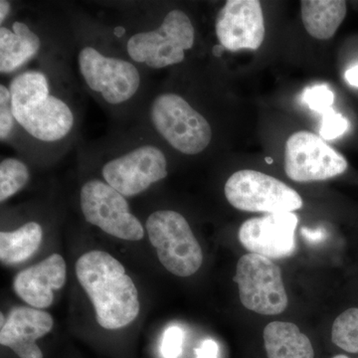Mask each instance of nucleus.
<instances>
[{"label": "nucleus", "mask_w": 358, "mask_h": 358, "mask_svg": "<svg viewBox=\"0 0 358 358\" xmlns=\"http://www.w3.org/2000/svg\"><path fill=\"white\" fill-rule=\"evenodd\" d=\"M76 275L103 329H122L136 319L141 308L138 289L114 257L107 252L90 251L77 261Z\"/></svg>", "instance_id": "obj_1"}, {"label": "nucleus", "mask_w": 358, "mask_h": 358, "mask_svg": "<svg viewBox=\"0 0 358 358\" xmlns=\"http://www.w3.org/2000/svg\"><path fill=\"white\" fill-rule=\"evenodd\" d=\"M13 112L15 121L43 141H56L70 133L74 115L60 99L49 94L46 77L36 71L23 73L11 81Z\"/></svg>", "instance_id": "obj_2"}, {"label": "nucleus", "mask_w": 358, "mask_h": 358, "mask_svg": "<svg viewBox=\"0 0 358 358\" xmlns=\"http://www.w3.org/2000/svg\"><path fill=\"white\" fill-rule=\"evenodd\" d=\"M150 243L160 263L171 274L189 277L199 270L203 254L186 219L178 212L159 210L147 221Z\"/></svg>", "instance_id": "obj_3"}, {"label": "nucleus", "mask_w": 358, "mask_h": 358, "mask_svg": "<svg viewBox=\"0 0 358 358\" xmlns=\"http://www.w3.org/2000/svg\"><path fill=\"white\" fill-rule=\"evenodd\" d=\"M150 117L160 136L182 154H200L210 143L209 122L176 94L157 96L150 109Z\"/></svg>", "instance_id": "obj_4"}, {"label": "nucleus", "mask_w": 358, "mask_h": 358, "mask_svg": "<svg viewBox=\"0 0 358 358\" xmlns=\"http://www.w3.org/2000/svg\"><path fill=\"white\" fill-rule=\"evenodd\" d=\"M194 38L192 20L176 9L166 14L157 29L131 36L127 48L133 60L162 69L182 62L185 52L192 48Z\"/></svg>", "instance_id": "obj_5"}, {"label": "nucleus", "mask_w": 358, "mask_h": 358, "mask_svg": "<svg viewBox=\"0 0 358 358\" xmlns=\"http://www.w3.org/2000/svg\"><path fill=\"white\" fill-rule=\"evenodd\" d=\"M224 190L228 202L242 211L272 214L303 207V199L296 190L260 171L245 169L233 173Z\"/></svg>", "instance_id": "obj_6"}, {"label": "nucleus", "mask_w": 358, "mask_h": 358, "mask_svg": "<svg viewBox=\"0 0 358 358\" xmlns=\"http://www.w3.org/2000/svg\"><path fill=\"white\" fill-rule=\"evenodd\" d=\"M235 282L245 308L264 315H280L288 307L281 268L271 259L249 253L238 261Z\"/></svg>", "instance_id": "obj_7"}, {"label": "nucleus", "mask_w": 358, "mask_h": 358, "mask_svg": "<svg viewBox=\"0 0 358 358\" xmlns=\"http://www.w3.org/2000/svg\"><path fill=\"white\" fill-rule=\"evenodd\" d=\"M81 208L89 223L103 232L128 241H140L145 230L136 216L129 211L124 195L100 180L85 183L81 190Z\"/></svg>", "instance_id": "obj_8"}, {"label": "nucleus", "mask_w": 358, "mask_h": 358, "mask_svg": "<svg viewBox=\"0 0 358 358\" xmlns=\"http://www.w3.org/2000/svg\"><path fill=\"white\" fill-rule=\"evenodd\" d=\"M345 157L310 131H296L285 148V171L296 182L327 180L345 173Z\"/></svg>", "instance_id": "obj_9"}, {"label": "nucleus", "mask_w": 358, "mask_h": 358, "mask_svg": "<svg viewBox=\"0 0 358 358\" xmlns=\"http://www.w3.org/2000/svg\"><path fill=\"white\" fill-rule=\"evenodd\" d=\"M79 67L90 89L112 105L126 102L140 88V73L131 63L106 57L93 47L80 52Z\"/></svg>", "instance_id": "obj_10"}, {"label": "nucleus", "mask_w": 358, "mask_h": 358, "mask_svg": "<svg viewBox=\"0 0 358 358\" xmlns=\"http://www.w3.org/2000/svg\"><path fill=\"white\" fill-rule=\"evenodd\" d=\"M108 185L124 196H134L167 176L166 155L159 148L143 145L110 160L103 167Z\"/></svg>", "instance_id": "obj_11"}, {"label": "nucleus", "mask_w": 358, "mask_h": 358, "mask_svg": "<svg viewBox=\"0 0 358 358\" xmlns=\"http://www.w3.org/2000/svg\"><path fill=\"white\" fill-rule=\"evenodd\" d=\"M299 217L294 212L267 214L251 218L240 227L238 237L244 248L268 259L287 258L296 250Z\"/></svg>", "instance_id": "obj_12"}, {"label": "nucleus", "mask_w": 358, "mask_h": 358, "mask_svg": "<svg viewBox=\"0 0 358 358\" xmlns=\"http://www.w3.org/2000/svg\"><path fill=\"white\" fill-rule=\"evenodd\" d=\"M265 31L262 6L258 0H229L219 11L216 34L227 50H257L263 43Z\"/></svg>", "instance_id": "obj_13"}, {"label": "nucleus", "mask_w": 358, "mask_h": 358, "mask_svg": "<svg viewBox=\"0 0 358 358\" xmlns=\"http://www.w3.org/2000/svg\"><path fill=\"white\" fill-rule=\"evenodd\" d=\"M50 313L33 308H15L9 313L0 331V343L20 358H43L37 339L53 329Z\"/></svg>", "instance_id": "obj_14"}, {"label": "nucleus", "mask_w": 358, "mask_h": 358, "mask_svg": "<svg viewBox=\"0 0 358 358\" xmlns=\"http://www.w3.org/2000/svg\"><path fill=\"white\" fill-rule=\"evenodd\" d=\"M66 277L64 258L53 254L36 265L21 271L14 279V292L33 308H49L53 303L54 291L63 288Z\"/></svg>", "instance_id": "obj_15"}, {"label": "nucleus", "mask_w": 358, "mask_h": 358, "mask_svg": "<svg viewBox=\"0 0 358 358\" xmlns=\"http://www.w3.org/2000/svg\"><path fill=\"white\" fill-rule=\"evenodd\" d=\"M268 358H315L310 338L292 322H273L264 329Z\"/></svg>", "instance_id": "obj_16"}, {"label": "nucleus", "mask_w": 358, "mask_h": 358, "mask_svg": "<svg viewBox=\"0 0 358 358\" xmlns=\"http://www.w3.org/2000/svg\"><path fill=\"white\" fill-rule=\"evenodd\" d=\"M39 37L22 22H14L13 31L0 28V71L11 73L31 59L40 48Z\"/></svg>", "instance_id": "obj_17"}, {"label": "nucleus", "mask_w": 358, "mask_h": 358, "mask_svg": "<svg viewBox=\"0 0 358 358\" xmlns=\"http://www.w3.org/2000/svg\"><path fill=\"white\" fill-rule=\"evenodd\" d=\"M346 11L348 6L343 0L301 1V20L308 34L315 39H331L345 20Z\"/></svg>", "instance_id": "obj_18"}, {"label": "nucleus", "mask_w": 358, "mask_h": 358, "mask_svg": "<svg viewBox=\"0 0 358 358\" xmlns=\"http://www.w3.org/2000/svg\"><path fill=\"white\" fill-rule=\"evenodd\" d=\"M43 238L41 226L26 223L13 232L0 233V260L6 265L22 263L38 250Z\"/></svg>", "instance_id": "obj_19"}, {"label": "nucleus", "mask_w": 358, "mask_h": 358, "mask_svg": "<svg viewBox=\"0 0 358 358\" xmlns=\"http://www.w3.org/2000/svg\"><path fill=\"white\" fill-rule=\"evenodd\" d=\"M331 341L345 352L358 353V308H348L336 317Z\"/></svg>", "instance_id": "obj_20"}, {"label": "nucleus", "mask_w": 358, "mask_h": 358, "mask_svg": "<svg viewBox=\"0 0 358 358\" xmlns=\"http://www.w3.org/2000/svg\"><path fill=\"white\" fill-rule=\"evenodd\" d=\"M29 180V171L22 162L6 159L0 164V201L22 189Z\"/></svg>", "instance_id": "obj_21"}, {"label": "nucleus", "mask_w": 358, "mask_h": 358, "mask_svg": "<svg viewBox=\"0 0 358 358\" xmlns=\"http://www.w3.org/2000/svg\"><path fill=\"white\" fill-rule=\"evenodd\" d=\"M301 101L310 108L320 114L324 115L333 109L334 102L333 91L327 85H315L303 92Z\"/></svg>", "instance_id": "obj_22"}, {"label": "nucleus", "mask_w": 358, "mask_h": 358, "mask_svg": "<svg viewBox=\"0 0 358 358\" xmlns=\"http://www.w3.org/2000/svg\"><path fill=\"white\" fill-rule=\"evenodd\" d=\"M350 128V122L343 115L338 114L331 109L322 115V126L320 129V136L322 140H336Z\"/></svg>", "instance_id": "obj_23"}, {"label": "nucleus", "mask_w": 358, "mask_h": 358, "mask_svg": "<svg viewBox=\"0 0 358 358\" xmlns=\"http://www.w3.org/2000/svg\"><path fill=\"white\" fill-rule=\"evenodd\" d=\"M14 122H15V117L13 112L10 91L4 85H1L0 86V138L1 141L8 138L13 131Z\"/></svg>", "instance_id": "obj_24"}, {"label": "nucleus", "mask_w": 358, "mask_h": 358, "mask_svg": "<svg viewBox=\"0 0 358 358\" xmlns=\"http://www.w3.org/2000/svg\"><path fill=\"white\" fill-rule=\"evenodd\" d=\"M183 331L178 327H171L164 331L162 353L164 358H178L182 350Z\"/></svg>", "instance_id": "obj_25"}, {"label": "nucleus", "mask_w": 358, "mask_h": 358, "mask_svg": "<svg viewBox=\"0 0 358 358\" xmlns=\"http://www.w3.org/2000/svg\"><path fill=\"white\" fill-rule=\"evenodd\" d=\"M219 348L217 343L212 339H206L199 348L195 350V358H217Z\"/></svg>", "instance_id": "obj_26"}, {"label": "nucleus", "mask_w": 358, "mask_h": 358, "mask_svg": "<svg viewBox=\"0 0 358 358\" xmlns=\"http://www.w3.org/2000/svg\"><path fill=\"white\" fill-rule=\"evenodd\" d=\"M301 235H303V237L305 238L307 241L310 242V243H319V242H322L327 236L326 231L324 230H310L307 229V228L301 229Z\"/></svg>", "instance_id": "obj_27"}, {"label": "nucleus", "mask_w": 358, "mask_h": 358, "mask_svg": "<svg viewBox=\"0 0 358 358\" xmlns=\"http://www.w3.org/2000/svg\"><path fill=\"white\" fill-rule=\"evenodd\" d=\"M345 80L352 86L358 87V65L346 71Z\"/></svg>", "instance_id": "obj_28"}, {"label": "nucleus", "mask_w": 358, "mask_h": 358, "mask_svg": "<svg viewBox=\"0 0 358 358\" xmlns=\"http://www.w3.org/2000/svg\"><path fill=\"white\" fill-rule=\"evenodd\" d=\"M9 11H10V2L1 0L0 1V22H3L6 16L8 15Z\"/></svg>", "instance_id": "obj_29"}, {"label": "nucleus", "mask_w": 358, "mask_h": 358, "mask_svg": "<svg viewBox=\"0 0 358 358\" xmlns=\"http://www.w3.org/2000/svg\"><path fill=\"white\" fill-rule=\"evenodd\" d=\"M334 358H348V357H346V355H336V357H334Z\"/></svg>", "instance_id": "obj_30"}, {"label": "nucleus", "mask_w": 358, "mask_h": 358, "mask_svg": "<svg viewBox=\"0 0 358 358\" xmlns=\"http://www.w3.org/2000/svg\"><path fill=\"white\" fill-rule=\"evenodd\" d=\"M266 162H270V164H272L273 160H272V159H266Z\"/></svg>", "instance_id": "obj_31"}]
</instances>
